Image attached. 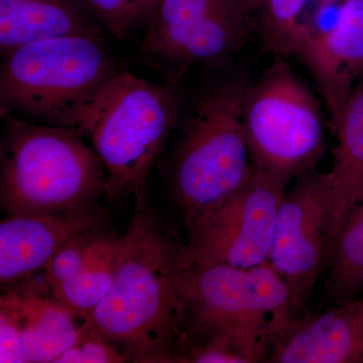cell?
I'll list each match as a JSON object with an SVG mask.
<instances>
[{
  "instance_id": "cell-1",
  "label": "cell",
  "mask_w": 363,
  "mask_h": 363,
  "mask_svg": "<svg viewBox=\"0 0 363 363\" xmlns=\"http://www.w3.org/2000/svg\"><path fill=\"white\" fill-rule=\"evenodd\" d=\"M133 195L112 285L87 319L130 362H181L177 340L186 314L187 250L150 206L145 186Z\"/></svg>"
},
{
  "instance_id": "cell-2",
  "label": "cell",
  "mask_w": 363,
  "mask_h": 363,
  "mask_svg": "<svg viewBox=\"0 0 363 363\" xmlns=\"http://www.w3.org/2000/svg\"><path fill=\"white\" fill-rule=\"evenodd\" d=\"M0 200L7 215L68 211L97 204L106 169L73 128L6 117Z\"/></svg>"
},
{
  "instance_id": "cell-3",
  "label": "cell",
  "mask_w": 363,
  "mask_h": 363,
  "mask_svg": "<svg viewBox=\"0 0 363 363\" xmlns=\"http://www.w3.org/2000/svg\"><path fill=\"white\" fill-rule=\"evenodd\" d=\"M2 57L1 117L16 116L73 130L100 91L119 73L104 37L98 35L37 40Z\"/></svg>"
},
{
  "instance_id": "cell-4",
  "label": "cell",
  "mask_w": 363,
  "mask_h": 363,
  "mask_svg": "<svg viewBox=\"0 0 363 363\" xmlns=\"http://www.w3.org/2000/svg\"><path fill=\"white\" fill-rule=\"evenodd\" d=\"M177 82L118 73L83 112L74 130L104 162L107 197L123 199L145 186L178 119Z\"/></svg>"
},
{
  "instance_id": "cell-5",
  "label": "cell",
  "mask_w": 363,
  "mask_h": 363,
  "mask_svg": "<svg viewBox=\"0 0 363 363\" xmlns=\"http://www.w3.org/2000/svg\"><path fill=\"white\" fill-rule=\"evenodd\" d=\"M247 88L240 79L215 87L196 107L184 130L172 188L188 229L252 178L255 162L242 121Z\"/></svg>"
},
{
  "instance_id": "cell-6",
  "label": "cell",
  "mask_w": 363,
  "mask_h": 363,
  "mask_svg": "<svg viewBox=\"0 0 363 363\" xmlns=\"http://www.w3.org/2000/svg\"><path fill=\"white\" fill-rule=\"evenodd\" d=\"M184 297L198 326L233 344L250 362L264 359L267 344L296 325L292 293L267 262L247 269L189 262Z\"/></svg>"
},
{
  "instance_id": "cell-7",
  "label": "cell",
  "mask_w": 363,
  "mask_h": 363,
  "mask_svg": "<svg viewBox=\"0 0 363 363\" xmlns=\"http://www.w3.org/2000/svg\"><path fill=\"white\" fill-rule=\"evenodd\" d=\"M242 121L255 166L290 183L325 152L321 107L283 57L247 86Z\"/></svg>"
},
{
  "instance_id": "cell-8",
  "label": "cell",
  "mask_w": 363,
  "mask_h": 363,
  "mask_svg": "<svg viewBox=\"0 0 363 363\" xmlns=\"http://www.w3.org/2000/svg\"><path fill=\"white\" fill-rule=\"evenodd\" d=\"M288 185L255 166L245 187L188 229L189 262L243 269L267 262Z\"/></svg>"
},
{
  "instance_id": "cell-9",
  "label": "cell",
  "mask_w": 363,
  "mask_h": 363,
  "mask_svg": "<svg viewBox=\"0 0 363 363\" xmlns=\"http://www.w3.org/2000/svg\"><path fill=\"white\" fill-rule=\"evenodd\" d=\"M295 180L279 206L267 264L285 281L298 306L328 257L331 174L312 169Z\"/></svg>"
},
{
  "instance_id": "cell-10",
  "label": "cell",
  "mask_w": 363,
  "mask_h": 363,
  "mask_svg": "<svg viewBox=\"0 0 363 363\" xmlns=\"http://www.w3.org/2000/svg\"><path fill=\"white\" fill-rule=\"evenodd\" d=\"M97 204L68 211L7 215L0 223V283L13 285L45 269L55 253L76 236L100 228Z\"/></svg>"
},
{
  "instance_id": "cell-11",
  "label": "cell",
  "mask_w": 363,
  "mask_h": 363,
  "mask_svg": "<svg viewBox=\"0 0 363 363\" xmlns=\"http://www.w3.org/2000/svg\"><path fill=\"white\" fill-rule=\"evenodd\" d=\"M295 55L316 82L332 130L363 76V0H344L333 25L312 33Z\"/></svg>"
},
{
  "instance_id": "cell-12",
  "label": "cell",
  "mask_w": 363,
  "mask_h": 363,
  "mask_svg": "<svg viewBox=\"0 0 363 363\" xmlns=\"http://www.w3.org/2000/svg\"><path fill=\"white\" fill-rule=\"evenodd\" d=\"M269 362H363V295L296 324L274 343Z\"/></svg>"
},
{
  "instance_id": "cell-13",
  "label": "cell",
  "mask_w": 363,
  "mask_h": 363,
  "mask_svg": "<svg viewBox=\"0 0 363 363\" xmlns=\"http://www.w3.org/2000/svg\"><path fill=\"white\" fill-rule=\"evenodd\" d=\"M106 32L83 0H0V51L68 35Z\"/></svg>"
},
{
  "instance_id": "cell-14",
  "label": "cell",
  "mask_w": 363,
  "mask_h": 363,
  "mask_svg": "<svg viewBox=\"0 0 363 363\" xmlns=\"http://www.w3.org/2000/svg\"><path fill=\"white\" fill-rule=\"evenodd\" d=\"M337 138L331 174V220L328 257H331L344 222L363 198V76L346 98L334 128Z\"/></svg>"
},
{
  "instance_id": "cell-15",
  "label": "cell",
  "mask_w": 363,
  "mask_h": 363,
  "mask_svg": "<svg viewBox=\"0 0 363 363\" xmlns=\"http://www.w3.org/2000/svg\"><path fill=\"white\" fill-rule=\"evenodd\" d=\"M23 317V350L26 362L47 363L74 345L87 327V319L58 300L43 298L32 289L18 291ZM86 318V317H85Z\"/></svg>"
},
{
  "instance_id": "cell-16",
  "label": "cell",
  "mask_w": 363,
  "mask_h": 363,
  "mask_svg": "<svg viewBox=\"0 0 363 363\" xmlns=\"http://www.w3.org/2000/svg\"><path fill=\"white\" fill-rule=\"evenodd\" d=\"M121 236L104 233L84 269L52 286L55 298L87 318L112 285Z\"/></svg>"
},
{
  "instance_id": "cell-17",
  "label": "cell",
  "mask_w": 363,
  "mask_h": 363,
  "mask_svg": "<svg viewBox=\"0 0 363 363\" xmlns=\"http://www.w3.org/2000/svg\"><path fill=\"white\" fill-rule=\"evenodd\" d=\"M329 291L336 303L363 291V198L344 222L330 257Z\"/></svg>"
},
{
  "instance_id": "cell-18",
  "label": "cell",
  "mask_w": 363,
  "mask_h": 363,
  "mask_svg": "<svg viewBox=\"0 0 363 363\" xmlns=\"http://www.w3.org/2000/svg\"><path fill=\"white\" fill-rule=\"evenodd\" d=\"M337 0H267L262 7L264 49L274 56L295 55L308 37L304 14L312 4L326 6Z\"/></svg>"
},
{
  "instance_id": "cell-19",
  "label": "cell",
  "mask_w": 363,
  "mask_h": 363,
  "mask_svg": "<svg viewBox=\"0 0 363 363\" xmlns=\"http://www.w3.org/2000/svg\"><path fill=\"white\" fill-rule=\"evenodd\" d=\"M104 234L101 227L93 229L76 236L55 253L45 267V278L51 289L84 269Z\"/></svg>"
},
{
  "instance_id": "cell-20",
  "label": "cell",
  "mask_w": 363,
  "mask_h": 363,
  "mask_svg": "<svg viewBox=\"0 0 363 363\" xmlns=\"http://www.w3.org/2000/svg\"><path fill=\"white\" fill-rule=\"evenodd\" d=\"M0 362L26 363L18 291L9 290L0 301Z\"/></svg>"
},
{
  "instance_id": "cell-21",
  "label": "cell",
  "mask_w": 363,
  "mask_h": 363,
  "mask_svg": "<svg viewBox=\"0 0 363 363\" xmlns=\"http://www.w3.org/2000/svg\"><path fill=\"white\" fill-rule=\"evenodd\" d=\"M104 30L125 39L140 23V0H83Z\"/></svg>"
},
{
  "instance_id": "cell-22",
  "label": "cell",
  "mask_w": 363,
  "mask_h": 363,
  "mask_svg": "<svg viewBox=\"0 0 363 363\" xmlns=\"http://www.w3.org/2000/svg\"><path fill=\"white\" fill-rule=\"evenodd\" d=\"M87 327L80 339L64 351L55 363H121L130 362L113 345L104 340L87 319Z\"/></svg>"
},
{
  "instance_id": "cell-23",
  "label": "cell",
  "mask_w": 363,
  "mask_h": 363,
  "mask_svg": "<svg viewBox=\"0 0 363 363\" xmlns=\"http://www.w3.org/2000/svg\"><path fill=\"white\" fill-rule=\"evenodd\" d=\"M185 359L196 363H250L238 348L218 338H212L207 346L193 351Z\"/></svg>"
},
{
  "instance_id": "cell-24",
  "label": "cell",
  "mask_w": 363,
  "mask_h": 363,
  "mask_svg": "<svg viewBox=\"0 0 363 363\" xmlns=\"http://www.w3.org/2000/svg\"><path fill=\"white\" fill-rule=\"evenodd\" d=\"M162 0H140V23L142 26H149L152 16L156 13L157 6L161 4Z\"/></svg>"
},
{
  "instance_id": "cell-25",
  "label": "cell",
  "mask_w": 363,
  "mask_h": 363,
  "mask_svg": "<svg viewBox=\"0 0 363 363\" xmlns=\"http://www.w3.org/2000/svg\"><path fill=\"white\" fill-rule=\"evenodd\" d=\"M266 1L267 0H241V4H242L245 11H250L262 9Z\"/></svg>"
}]
</instances>
